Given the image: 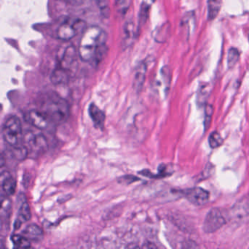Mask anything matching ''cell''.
I'll return each mask as SVG.
<instances>
[{"mask_svg":"<svg viewBox=\"0 0 249 249\" xmlns=\"http://www.w3.org/2000/svg\"><path fill=\"white\" fill-rule=\"evenodd\" d=\"M11 152L13 156L18 160H22L26 157L28 154V149L24 144L18 145V146H11Z\"/></svg>","mask_w":249,"mask_h":249,"instance_id":"19","label":"cell"},{"mask_svg":"<svg viewBox=\"0 0 249 249\" xmlns=\"http://www.w3.org/2000/svg\"><path fill=\"white\" fill-rule=\"evenodd\" d=\"M96 4L103 17L109 19L110 16V6L109 0H96Z\"/></svg>","mask_w":249,"mask_h":249,"instance_id":"21","label":"cell"},{"mask_svg":"<svg viewBox=\"0 0 249 249\" xmlns=\"http://www.w3.org/2000/svg\"><path fill=\"white\" fill-rule=\"evenodd\" d=\"M0 186L7 195H13L16 190V181L9 172L0 174Z\"/></svg>","mask_w":249,"mask_h":249,"instance_id":"11","label":"cell"},{"mask_svg":"<svg viewBox=\"0 0 249 249\" xmlns=\"http://www.w3.org/2000/svg\"><path fill=\"white\" fill-rule=\"evenodd\" d=\"M11 211V201L8 195L0 192V217H6Z\"/></svg>","mask_w":249,"mask_h":249,"instance_id":"16","label":"cell"},{"mask_svg":"<svg viewBox=\"0 0 249 249\" xmlns=\"http://www.w3.org/2000/svg\"><path fill=\"white\" fill-rule=\"evenodd\" d=\"M70 72L57 66L51 74V82L55 86L67 84L70 80Z\"/></svg>","mask_w":249,"mask_h":249,"instance_id":"12","label":"cell"},{"mask_svg":"<svg viewBox=\"0 0 249 249\" xmlns=\"http://www.w3.org/2000/svg\"><path fill=\"white\" fill-rule=\"evenodd\" d=\"M148 9H149V6L147 4L143 3L141 7L140 16H139V19H140V23H145L146 20H147L148 17Z\"/></svg>","mask_w":249,"mask_h":249,"instance_id":"26","label":"cell"},{"mask_svg":"<svg viewBox=\"0 0 249 249\" xmlns=\"http://www.w3.org/2000/svg\"><path fill=\"white\" fill-rule=\"evenodd\" d=\"M31 210L27 202H23L20 204L18 211V228L20 227L22 223L28 222L31 219Z\"/></svg>","mask_w":249,"mask_h":249,"instance_id":"15","label":"cell"},{"mask_svg":"<svg viewBox=\"0 0 249 249\" xmlns=\"http://www.w3.org/2000/svg\"><path fill=\"white\" fill-rule=\"evenodd\" d=\"M64 1L72 5H78L81 2V0H64Z\"/></svg>","mask_w":249,"mask_h":249,"instance_id":"28","label":"cell"},{"mask_svg":"<svg viewBox=\"0 0 249 249\" xmlns=\"http://www.w3.org/2000/svg\"><path fill=\"white\" fill-rule=\"evenodd\" d=\"M89 115L94 124L96 128L102 129L105 127V120H106V115L105 113L94 103L90 104L89 106Z\"/></svg>","mask_w":249,"mask_h":249,"instance_id":"10","label":"cell"},{"mask_svg":"<svg viewBox=\"0 0 249 249\" xmlns=\"http://www.w3.org/2000/svg\"><path fill=\"white\" fill-rule=\"evenodd\" d=\"M240 54L236 48H232L228 53V64L229 67H232L235 65L239 59Z\"/></svg>","mask_w":249,"mask_h":249,"instance_id":"23","label":"cell"},{"mask_svg":"<svg viewBox=\"0 0 249 249\" xmlns=\"http://www.w3.org/2000/svg\"><path fill=\"white\" fill-rule=\"evenodd\" d=\"M5 164V160H4V157L0 153V168H2Z\"/></svg>","mask_w":249,"mask_h":249,"instance_id":"29","label":"cell"},{"mask_svg":"<svg viewBox=\"0 0 249 249\" xmlns=\"http://www.w3.org/2000/svg\"><path fill=\"white\" fill-rule=\"evenodd\" d=\"M146 65L144 62L139 64L135 73L134 80H133V87L136 92H139L143 88V83L146 77Z\"/></svg>","mask_w":249,"mask_h":249,"instance_id":"13","label":"cell"},{"mask_svg":"<svg viewBox=\"0 0 249 249\" xmlns=\"http://www.w3.org/2000/svg\"><path fill=\"white\" fill-rule=\"evenodd\" d=\"M26 121L36 128L41 130H46L54 124L49 118L41 111L32 110L25 115Z\"/></svg>","mask_w":249,"mask_h":249,"instance_id":"7","label":"cell"},{"mask_svg":"<svg viewBox=\"0 0 249 249\" xmlns=\"http://www.w3.org/2000/svg\"><path fill=\"white\" fill-rule=\"evenodd\" d=\"M209 143L212 149H216V148L222 146V143H223V139H222V136L219 133L213 132L209 135Z\"/></svg>","mask_w":249,"mask_h":249,"instance_id":"22","label":"cell"},{"mask_svg":"<svg viewBox=\"0 0 249 249\" xmlns=\"http://www.w3.org/2000/svg\"><path fill=\"white\" fill-rule=\"evenodd\" d=\"M225 224L226 219L221 211L213 208L206 215L203 222V230L206 233H213L221 229Z\"/></svg>","mask_w":249,"mask_h":249,"instance_id":"6","label":"cell"},{"mask_svg":"<svg viewBox=\"0 0 249 249\" xmlns=\"http://www.w3.org/2000/svg\"><path fill=\"white\" fill-rule=\"evenodd\" d=\"M213 110L212 105H207L205 111L204 127L205 130H207L210 127L211 121H212V115H213Z\"/></svg>","mask_w":249,"mask_h":249,"instance_id":"25","label":"cell"},{"mask_svg":"<svg viewBox=\"0 0 249 249\" xmlns=\"http://www.w3.org/2000/svg\"><path fill=\"white\" fill-rule=\"evenodd\" d=\"M124 45H129L135 38L134 25L132 22H127L124 24Z\"/></svg>","mask_w":249,"mask_h":249,"instance_id":"18","label":"cell"},{"mask_svg":"<svg viewBox=\"0 0 249 249\" xmlns=\"http://www.w3.org/2000/svg\"><path fill=\"white\" fill-rule=\"evenodd\" d=\"M23 143L30 150L36 154L45 153L48 149V143L46 137L40 133L29 131L23 134Z\"/></svg>","mask_w":249,"mask_h":249,"instance_id":"5","label":"cell"},{"mask_svg":"<svg viewBox=\"0 0 249 249\" xmlns=\"http://www.w3.org/2000/svg\"><path fill=\"white\" fill-rule=\"evenodd\" d=\"M107 35L102 28L98 26L86 28L80 38L77 50L79 57L92 65H99L107 53Z\"/></svg>","mask_w":249,"mask_h":249,"instance_id":"1","label":"cell"},{"mask_svg":"<svg viewBox=\"0 0 249 249\" xmlns=\"http://www.w3.org/2000/svg\"><path fill=\"white\" fill-rule=\"evenodd\" d=\"M12 241L15 247L17 248H29L30 247V243L29 239L23 235H14L12 236Z\"/></svg>","mask_w":249,"mask_h":249,"instance_id":"20","label":"cell"},{"mask_svg":"<svg viewBox=\"0 0 249 249\" xmlns=\"http://www.w3.org/2000/svg\"><path fill=\"white\" fill-rule=\"evenodd\" d=\"M41 108V111L55 124L64 122L70 116V108L68 102L54 92L47 94L42 101Z\"/></svg>","mask_w":249,"mask_h":249,"instance_id":"2","label":"cell"},{"mask_svg":"<svg viewBox=\"0 0 249 249\" xmlns=\"http://www.w3.org/2000/svg\"><path fill=\"white\" fill-rule=\"evenodd\" d=\"M115 6L118 13L125 14L130 6V0H117Z\"/></svg>","mask_w":249,"mask_h":249,"instance_id":"24","label":"cell"},{"mask_svg":"<svg viewBox=\"0 0 249 249\" xmlns=\"http://www.w3.org/2000/svg\"><path fill=\"white\" fill-rule=\"evenodd\" d=\"M79 57L78 51L73 45H69L63 51L62 54L58 58V67L71 71L73 66L77 62Z\"/></svg>","mask_w":249,"mask_h":249,"instance_id":"9","label":"cell"},{"mask_svg":"<svg viewBox=\"0 0 249 249\" xmlns=\"http://www.w3.org/2000/svg\"><path fill=\"white\" fill-rule=\"evenodd\" d=\"M183 196L192 204L201 206L209 200V192L200 187H194L181 192Z\"/></svg>","mask_w":249,"mask_h":249,"instance_id":"8","label":"cell"},{"mask_svg":"<svg viewBox=\"0 0 249 249\" xmlns=\"http://www.w3.org/2000/svg\"><path fill=\"white\" fill-rule=\"evenodd\" d=\"M23 235L32 241H39L43 236V231L36 225H29L23 231Z\"/></svg>","mask_w":249,"mask_h":249,"instance_id":"14","label":"cell"},{"mask_svg":"<svg viewBox=\"0 0 249 249\" xmlns=\"http://www.w3.org/2000/svg\"><path fill=\"white\" fill-rule=\"evenodd\" d=\"M86 22L79 18L68 17L57 28L56 37L59 39L68 41L74 38L80 30L86 29Z\"/></svg>","mask_w":249,"mask_h":249,"instance_id":"3","label":"cell"},{"mask_svg":"<svg viewBox=\"0 0 249 249\" xmlns=\"http://www.w3.org/2000/svg\"><path fill=\"white\" fill-rule=\"evenodd\" d=\"M222 0H208V19L213 20L220 11Z\"/></svg>","mask_w":249,"mask_h":249,"instance_id":"17","label":"cell"},{"mask_svg":"<svg viewBox=\"0 0 249 249\" xmlns=\"http://www.w3.org/2000/svg\"><path fill=\"white\" fill-rule=\"evenodd\" d=\"M139 178L133 176V175H127V176H124L122 178H119L118 181L121 184H131L134 181H139Z\"/></svg>","mask_w":249,"mask_h":249,"instance_id":"27","label":"cell"},{"mask_svg":"<svg viewBox=\"0 0 249 249\" xmlns=\"http://www.w3.org/2000/svg\"><path fill=\"white\" fill-rule=\"evenodd\" d=\"M2 134L5 141L10 146L22 144L23 134L20 119L16 116L10 117L4 123Z\"/></svg>","mask_w":249,"mask_h":249,"instance_id":"4","label":"cell"}]
</instances>
